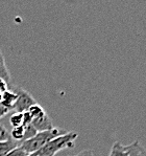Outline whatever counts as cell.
<instances>
[{
  "instance_id": "6da1fadb",
  "label": "cell",
  "mask_w": 146,
  "mask_h": 156,
  "mask_svg": "<svg viewBox=\"0 0 146 156\" xmlns=\"http://www.w3.org/2000/svg\"><path fill=\"white\" fill-rule=\"evenodd\" d=\"M78 137L76 132H67L66 134L59 136L56 140L49 141L40 150L28 154L27 156H54L57 152L64 149H71L75 146V140Z\"/></svg>"
},
{
  "instance_id": "7a4b0ae2",
  "label": "cell",
  "mask_w": 146,
  "mask_h": 156,
  "mask_svg": "<svg viewBox=\"0 0 146 156\" xmlns=\"http://www.w3.org/2000/svg\"><path fill=\"white\" fill-rule=\"evenodd\" d=\"M68 131L63 130V129H59V128H53L48 131L38 132L33 137L23 141L20 145V147L22 148L27 154H32V153L36 152V151L40 150L42 147H44L49 141L64 135Z\"/></svg>"
},
{
  "instance_id": "3957f363",
  "label": "cell",
  "mask_w": 146,
  "mask_h": 156,
  "mask_svg": "<svg viewBox=\"0 0 146 156\" xmlns=\"http://www.w3.org/2000/svg\"><path fill=\"white\" fill-rule=\"evenodd\" d=\"M14 91L18 95L17 102L14 106V110L15 112H19V113H23V112L27 111L32 105L37 104L36 100L33 99V97L30 94L28 91H26L22 88H15Z\"/></svg>"
},
{
  "instance_id": "277c9868",
  "label": "cell",
  "mask_w": 146,
  "mask_h": 156,
  "mask_svg": "<svg viewBox=\"0 0 146 156\" xmlns=\"http://www.w3.org/2000/svg\"><path fill=\"white\" fill-rule=\"evenodd\" d=\"M32 125L33 128L37 130V132H43V131H48L53 129V125H52V121L50 119L48 114L45 113L42 116L38 117V119H32Z\"/></svg>"
},
{
  "instance_id": "5b68a950",
  "label": "cell",
  "mask_w": 146,
  "mask_h": 156,
  "mask_svg": "<svg viewBox=\"0 0 146 156\" xmlns=\"http://www.w3.org/2000/svg\"><path fill=\"white\" fill-rule=\"evenodd\" d=\"M17 99H18V95L14 90H8L4 93H2V100H1V104L3 106H5L8 109L12 110L14 109Z\"/></svg>"
},
{
  "instance_id": "8992f818",
  "label": "cell",
  "mask_w": 146,
  "mask_h": 156,
  "mask_svg": "<svg viewBox=\"0 0 146 156\" xmlns=\"http://www.w3.org/2000/svg\"><path fill=\"white\" fill-rule=\"evenodd\" d=\"M126 150L128 152V156H146V149L143 148L138 140L126 146Z\"/></svg>"
},
{
  "instance_id": "52a82bcc",
  "label": "cell",
  "mask_w": 146,
  "mask_h": 156,
  "mask_svg": "<svg viewBox=\"0 0 146 156\" xmlns=\"http://www.w3.org/2000/svg\"><path fill=\"white\" fill-rule=\"evenodd\" d=\"M19 146L20 145H19L18 141L13 140L12 138L6 141H2V143H0V156L6 155L12 150H14V149L19 147Z\"/></svg>"
},
{
  "instance_id": "ba28073f",
  "label": "cell",
  "mask_w": 146,
  "mask_h": 156,
  "mask_svg": "<svg viewBox=\"0 0 146 156\" xmlns=\"http://www.w3.org/2000/svg\"><path fill=\"white\" fill-rule=\"evenodd\" d=\"M109 156H128L126 146H123L119 141H115L111 148Z\"/></svg>"
},
{
  "instance_id": "9c48e42d",
  "label": "cell",
  "mask_w": 146,
  "mask_h": 156,
  "mask_svg": "<svg viewBox=\"0 0 146 156\" xmlns=\"http://www.w3.org/2000/svg\"><path fill=\"white\" fill-rule=\"evenodd\" d=\"M11 138L15 141H18L19 145H21V143L24 140V135H25V127L21 126V127H17V128H13L11 131Z\"/></svg>"
},
{
  "instance_id": "30bf717a",
  "label": "cell",
  "mask_w": 146,
  "mask_h": 156,
  "mask_svg": "<svg viewBox=\"0 0 146 156\" xmlns=\"http://www.w3.org/2000/svg\"><path fill=\"white\" fill-rule=\"evenodd\" d=\"M9 123L13 126V128H17V127L24 126V119H23V113H19V112H15L14 114L11 115L9 119Z\"/></svg>"
},
{
  "instance_id": "8fae6325",
  "label": "cell",
  "mask_w": 146,
  "mask_h": 156,
  "mask_svg": "<svg viewBox=\"0 0 146 156\" xmlns=\"http://www.w3.org/2000/svg\"><path fill=\"white\" fill-rule=\"evenodd\" d=\"M27 111H28V113H29L30 115H32V119H38V117L42 116L43 114L46 113V112H45V110H44V108H43L42 106H40L39 104H35V105H32V106L30 107L29 109L27 110Z\"/></svg>"
},
{
  "instance_id": "7c38bea8",
  "label": "cell",
  "mask_w": 146,
  "mask_h": 156,
  "mask_svg": "<svg viewBox=\"0 0 146 156\" xmlns=\"http://www.w3.org/2000/svg\"><path fill=\"white\" fill-rule=\"evenodd\" d=\"M11 140V134L3 125H0V143Z\"/></svg>"
},
{
  "instance_id": "4fadbf2b",
  "label": "cell",
  "mask_w": 146,
  "mask_h": 156,
  "mask_svg": "<svg viewBox=\"0 0 146 156\" xmlns=\"http://www.w3.org/2000/svg\"><path fill=\"white\" fill-rule=\"evenodd\" d=\"M28 154L25 152L24 150H23L22 148L19 146V147H17L15 148L14 150H12L11 152L8 153L6 155H4V156H27Z\"/></svg>"
},
{
  "instance_id": "5bb4252c",
  "label": "cell",
  "mask_w": 146,
  "mask_h": 156,
  "mask_svg": "<svg viewBox=\"0 0 146 156\" xmlns=\"http://www.w3.org/2000/svg\"><path fill=\"white\" fill-rule=\"evenodd\" d=\"M8 90V81H5L4 79L0 78V93H4L5 91Z\"/></svg>"
},
{
  "instance_id": "9a60e30c",
  "label": "cell",
  "mask_w": 146,
  "mask_h": 156,
  "mask_svg": "<svg viewBox=\"0 0 146 156\" xmlns=\"http://www.w3.org/2000/svg\"><path fill=\"white\" fill-rule=\"evenodd\" d=\"M23 119H24V126H26V125H30V124H32V115L28 113V111L23 112Z\"/></svg>"
},
{
  "instance_id": "2e32d148",
  "label": "cell",
  "mask_w": 146,
  "mask_h": 156,
  "mask_svg": "<svg viewBox=\"0 0 146 156\" xmlns=\"http://www.w3.org/2000/svg\"><path fill=\"white\" fill-rule=\"evenodd\" d=\"M9 112V109H8L5 106H3V105L0 103V119L1 117H3L4 115H6Z\"/></svg>"
},
{
  "instance_id": "e0dca14e",
  "label": "cell",
  "mask_w": 146,
  "mask_h": 156,
  "mask_svg": "<svg viewBox=\"0 0 146 156\" xmlns=\"http://www.w3.org/2000/svg\"><path fill=\"white\" fill-rule=\"evenodd\" d=\"M75 156H94V153L92 150H83Z\"/></svg>"
},
{
  "instance_id": "ac0fdd59",
  "label": "cell",
  "mask_w": 146,
  "mask_h": 156,
  "mask_svg": "<svg viewBox=\"0 0 146 156\" xmlns=\"http://www.w3.org/2000/svg\"><path fill=\"white\" fill-rule=\"evenodd\" d=\"M1 100H2V93H0V103H1Z\"/></svg>"
},
{
  "instance_id": "d6986e66",
  "label": "cell",
  "mask_w": 146,
  "mask_h": 156,
  "mask_svg": "<svg viewBox=\"0 0 146 156\" xmlns=\"http://www.w3.org/2000/svg\"><path fill=\"white\" fill-rule=\"evenodd\" d=\"M70 156H72V155H70Z\"/></svg>"
}]
</instances>
